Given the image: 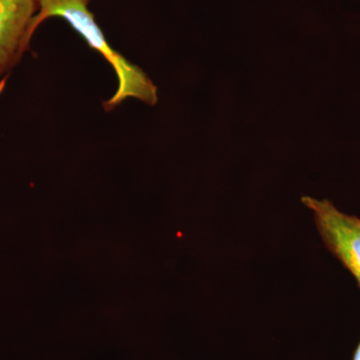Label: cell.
Returning <instances> with one entry per match:
<instances>
[{
    "instance_id": "6da1fadb",
    "label": "cell",
    "mask_w": 360,
    "mask_h": 360,
    "mask_svg": "<svg viewBox=\"0 0 360 360\" xmlns=\"http://www.w3.org/2000/svg\"><path fill=\"white\" fill-rule=\"evenodd\" d=\"M89 0H39V11L32 21L30 34L32 37L39 26L49 18H63L115 71L117 89L104 101V110H113L129 98L155 105L158 101V87L139 66L130 63L108 44L94 14L89 11Z\"/></svg>"
},
{
    "instance_id": "277c9868",
    "label": "cell",
    "mask_w": 360,
    "mask_h": 360,
    "mask_svg": "<svg viewBox=\"0 0 360 360\" xmlns=\"http://www.w3.org/2000/svg\"><path fill=\"white\" fill-rule=\"evenodd\" d=\"M354 360H360V342L359 347L356 348V350H355Z\"/></svg>"
},
{
    "instance_id": "7a4b0ae2",
    "label": "cell",
    "mask_w": 360,
    "mask_h": 360,
    "mask_svg": "<svg viewBox=\"0 0 360 360\" xmlns=\"http://www.w3.org/2000/svg\"><path fill=\"white\" fill-rule=\"evenodd\" d=\"M326 248L354 276L360 288V219L341 212L331 201L304 196Z\"/></svg>"
},
{
    "instance_id": "3957f363",
    "label": "cell",
    "mask_w": 360,
    "mask_h": 360,
    "mask_svg": "<svg viewBox=\"0 0 360 360\" xmlns=\"http://www.w3.org/2000/svg\"><path fill=\"white\" fill-rule=\"evenodd\" d=\"M39 11V0H0V78L30 49V30Z\"/></svg>"
}]
</instances>
